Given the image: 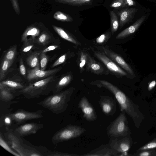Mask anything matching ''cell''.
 <instances>
[{
	"instance_id": "31",
	"label": "cell",
	"mask_w": 156,
	"mask_h": 156,
	"mask_svg": "<svg viewBox=\"0 0 156 156\" xmlns=\"http://www.w3.org/2000/svg\"><path fill=\"white\" fill-rule=\"evenodd\" d=\"M133 155L137 156H156V150L152 149L137 151Z\"/></svg>"
},
{
	"instance_id": "42",
	"label": "cell",
	"mask_w": 156,
	"mask_h": 156,
	"mask_svg": "<svg viewBox=\"0 0 156 156\" xmlns=\"http://www.w3.org/2000/svg\"><path fill=\"white\" fill-rule=\"evenodd\" d=\"M156 85V81L153 80L150 82L148 84V90L149 91L152 90L155 86Z\"/></svg>"
},
{
	"instance_id": "27",
	"label": "cell",
	"mask_w": 156,
	"mask_h": 156,
	"mask_svg": "<svg viewBox=\"0 0 156 156\" xmlns=\"http://www.w3.org/2000/svg\"><path fill=\"white\" fill-rule=\"evenodd\" d=\"M36 43V41L28 40L24 42V43L21 49L22 53L28 52L30 50L36 48L35 44Z\"/></svg>"
},
{
	"instance_id": "13",
	"label": "cell",
	"mask_w": 156,
	"mask_h": 156,
	"mask_svg": "<svg viewBox=\"0 0 156 156\" xmlns=\"http://www.w3.org/2000/svg\"><path fill=\"white\" fill-rule=\"evenodd\" d=\"M82 156H118L120 154L115 151L109 144H102L88 153L80 155Z\"/></svg>"
},
{
	"instance_id": "21",
	"label": "cell",
	"mask_w": 156,
	"mask_h": 156,
	"mask_svg": "<svg viewBox=\"0 0 156 156\" xmlns=\"http://www.w3.org/2000/svg\"><path fill=\"white\" fill-rule=\"evenodd\" d=\"M10 112L3 114L0 116V127L5 126V129L11 128L13 121L10 114Z\"/></svg>"
},
{
	"instance_id": "18",
	"label": "cell",
	"mask_w": 156,
	"mask_h": 156,
	"mask_svg": "<svg viewBox=\"0 0 156 156\" xmlns=\"http://www.w3.org/2000/svg\"><path fill=\"white\" fill-rule=\"evenodd\" d=\"M71 76L70 75L68 74L64 76L59 78L56 83L52 92L55 93L62 91L71 81Z\"/></svg>"
},
{
	"instance_id": "12",
	"label": "cell",
	"mask_w": 156,
	"mask_h": 156,
	"mask_svg": "<svg viewBox=\"0 0 156 156\" xmlns=\"http://www.w3.org/2000/svg\"><path fill=\"white\" fill-rule=\"evenodd\" d=\"M96 57L102 62L111 72L115 74L126 76L127 73L114 62L104 53L99 52L94 53Z\"/></svg>"
},
{
	"instance_id": "16",
	"label": "cell",
	"mask_w": 156,
	"mask_h": 156,
	"mask_svg": "<svg viewBox=\"0 0 156 156\" xmlns=\"http://www.w3.org/2000/svg\"><path fill=\"white\" fill-rule=\"evenodd\" d=\"M145 16H143L137 20L132 25L125 29L119 33L116 38L120 39L124 38L135 32L145 20Z\"/></svg>"
},
{
	"instance_id": "44",
	"label": "cell",
	"mask_w": 156,
	"mask_h": 156,
	"mask_svg": "<svg viewBox=\"0 0 156 156\" xmlns=\"http://www.w3.org/2000/svg\"><path fill=\"white\" fill-rule=\"evenodd\" d=\"M67 2L71 3L74 4L76 5H77V2L79 0H65Z\"/></svg>"
},
{
	"instance_id": "3",
	"label": "cell",
	"mask_w": 156,
	"mask_h": 156,
	"mask_svg": "<svg viewBox=\"0 0 156 156\" xmlns=\"http://www.w3.org/2000/svg\"><path fill=\"white\" fill-rule=\"evenodd\" d=\"M74 90L71 87L46 97L37 104L56 114L64 112L66 110Z\"/></svg>"
},
{
	"instance_id": "2",
	"label": "cell",
	"mask_w": 156,
	"mask_h": 156,
	"mask_svg": "<svg viewBox=\"0 0 156 156\" xmlns=\"http://www.w3.org/2000/svg\"><path fill=\"white\" fill-rule=\"evenodd\" d=\"M59 78L55 74L43 79L29 83L24 88L16 92L18 96L22 95L25 98L28 99L48 95L52 92Z\"/></svg>"
},
{
	"instance_id": "32",
	"label": "cell",
	"mask_w": 156,
	"mask_h": 156,
	"mask_svg": "<svg viewBox=\"0 0 156 156\" xmlns=\"http://www.w3.org/2000/svg\"><path fill=\"white\" fill-rule=\"evenodd\" d=\"M37 30L35 28L31 29V30H28L27 33L24 34L22 37L21 39L22 41H26L27 38L28 36H32V39L34 41H36L34 38L37 35Z\"/></svg>"
},
{
	"instance_id": "17",
	"label": "cell",
	"mask_w": 156,
	"mask_h": 156,
	"mask_svg": "<svg viewBox=\"0 0 156 156\" xmlns=\"http://www.w3.org/2000/svg\"><path fill=\"white\" fill-rule=\"evenodd\" d=\"M26 85L18 82L6 80L0 81V86L9 89L12 91L17 92L24 88Z\"/></svg>"
},
{
	"instance_id": "23",
	"label": "cell",
	"mask_w": 156,
	"mask_h": 156,
	"mask_svg": "<svg viewBox=\"0 0 156 156\" xmlns=\"http://www.w3.org/2000/svg\"><path fill=\"white\" fill-rule=\"evenodd\" d=\"M0 145L2 147L12 155L16 156H20L11 147L5 139L4 135L1 132L0 133Z\"/></svg>"
},
{
	"instance_id": "25",
	"label": "cell",
	"mask_w": 156,
	"mask_h": 156,
	"mask_svg": "<svg viewBox=\"0 0 156 156\" xmlns=\"http://www.w3.org/2000/svg\"><path fill=\"white\" fill-rule=\"evenodd\" d=\"M54 28L57 33L62 38L74 44H78L77 42L75 39L67 34L63 29L56 27H54Z\"/></svg>"
},
{
	"instance_id": "29",
	"label": "cell",
	"mask_w": 156,
	"mask_h": 156,
	"mask_svg": "<svg viewBox=\"0 0 156 156\" xmlns=\"http://www.w3.org/2000/svg\"><path fill=\"white\" fill-rule=\"evenodd\" d=\"M51 40L50 37L46 34H41L36 39V42L39 45L44 46L48 44Z\"/></svg>"
},
{
	"instance_id": "4",
	"label": "cell",
	"mask_w": 156,
	"mask_h": 156,
	"mask_svg": "<svg viewBox=\"0 0 156 156\" xmlns=\"http://www.w3.org/2000/svg\"><path fill=\"white\" fill-rule=\"evenodd\" d=\"M125 113L124 112H121L107 127V134L109 138L130 136V132Z\"/></svg>"
},
{
	"instance_id": "36",
	"label": "cell",
	"mask_w": 156,
	"mask_h": 156,
	"mask_svg": "<svg viewBox=\"0 0 156 156\" xmlns=\"http://www.w3.org/2000/svg\"><path fill=\"white\" fill-rule=\"evenodd\" d=\"M66 54L62 55L53 63L51 68L54 67L64 63L66 60Z\"/></svg>"
},
{
	"instance_id": "10",
	"label": "cell",
	"mask_w": 156,
	"mask_h": 156,
	"mask_svg": "<svg viewBox=\"0 0 156 156\" xmlns=\"http://www.w3.org/2000/svg\"><path fill=\"white\" fill-rule=\"evenodd\" d=\"M43 124L31 122L22 124L13 129L14 132L19 136L23 137L36 133L42 128Z\"/></svg>"
},
{
	"instance_id": "9",
	"label": "cell",
	"mask_w": 156,
	"mask_h": 156,
	"mask_svg": "<svg viewBox=\"0 0 156 156\" xmlns=\"http://www.w3.org/2000/svg\"><path fill=\"white\" fill-rule=\"evenodd\" d=\"M78 108L81 110L83 118L87 121L93 122L97 119L94 108L86 97L84 96L80 99L78 104Z\"/></svg>"
},
{
	"instance_id": "33",
	"label": "cell",
	"mask_w": 156,
	"mask_h": 156,
	"mask_svg": "<svg viewBox=\"0 0 156 156\" xmlns=\"http://www.w3.org/2000/svg\"><path fill=\"white\" fill-rule=\"evenodd\" d=\"M48 61V57L45 53L41 52L40 62L41 70H45Z\"/></svg>"
},
{
	"instance_id": "39",
	"label": "cell",
	"mask_w": 156,
	"mask_h": 156,
	"mask_svg": "<svg viewBox=\"0 0 156 156\" xmlns=\"http://www.w3.org/2000/svg\"><path fill=\"white\" fill-rule=\"evenodd\" d=\"M106 36L107 35L105 34L101 35L96 39V41L97 43L99 44L103 43L105 40Z\"/></svg>"
},
{
	"instance_id": "22",
	"label": "cell",
	"mask_w": 156,
	"mask_h": 156,
	"mask_svg": "<svg viewBox=\"0 0 156 156\" xmlns=\"http://www.w3.org/2000/svg\"><path fill=\"white\" fill-rule=\"evenodd\" d=\"M12 62L4 58L1 63L0 69V80H2L5 77Z\"/></svg>"
},
{
	"instance_id": "34",
	"label": "cell",
	"mask_w": 156,
	"mask_h": 156,
	"mask_svg": "<svg viewBox=\"0 0 156 156\" xmlns=\"http://www.w3.org/2000/svg\"><path fill=\"white\" fill-rule=\"evenodd\" d=\"M156 148V138H154L149 142L139 148L137 151L150 150Z\"/></svg>"
},
{
	"instance_id": "20",
	"label": "cell",
	"mask_w": 156,
	"mask_h": 156,
	"mask_svg": "<svg viewBox=\"0 0 156 156\" xmlns=\"http://www.w3.org/2000/svg\"><path fill=\"white\" fill-rule=\"evenodd\" d=\"M41 52L36 51L30 55L27 59V64L34 68L40 65V57Z\"/></svg>"
},
{
	"instance_id": "19",
	"label": "cell",
	"mask_w": 156,
	"mask_h": 156,
	"mask_svg": "<svg viewBox=\"0 0 156 156\" xmlns=\"http://www.w3.org/2000/svg\"><path fill=\"white\" fill-rule=\"evenodd\" d=\"M17 96L16 92L0 86V101H12Z\"/></svg>"
},
{
	"instance_id": "40",
	"label": "cell",
	"mask_w": 156,
	"mask_h": 156,
	"mask_svg": "<svg viewBox=\"0 0 156 156\" xmlns=\"http://www.w3.org/2000/svg\"><path fill=\"white\" fill-rule=\"evenodd\" d=\"M58 46L57 45H52L50 46L41 51L43 53H46L48 51H52L56 49L58 47Z\"/></svg>"
},
{
	"instance_id": "43",
	"label": "cell",
	"mask_w": 156,
	"mask_h": 156,
	"mask_svg": "<svg viewBox=\"0 0 156 156\" xmlns=\"http://www.w3.org/2000/svg\"><path fill=\"white\" fill-rule=\"evenodd\" d=\"M91 0H79L77 5H82L89 3Z\"/></svg>"
},
{
	"instance_id": "6",
	"label": "cell",
	"mask_w": 156,
	"mask_h": 156,
	"mask_svg": "<svg viewBox=\"0 0 156 156\" xmlns=\"http://www.w3.org/2000/svg\"><path fill=\"white\" fill-rule=\"evenodd\" d=\"M43 111L39 109L35 111L30 112L23 109H17L10 114L13 121L17 125L22 124L29 120L39 119L42 118Z\"/></svg>"
},
{
	"instance_id": "30",
	"label": "cell",
	"mask_w": 156,
	"mask_h": 156,
	"mask_svg": "<svg viewBox=\"0 0 156 156\" xmlns=\"http://www.w3.org/2000/svg\"><path fill=\"white\" fill-rule=\"evenodd\" d=\"M78 156L79 155L74 154L66 153L55 151L48 150L44 154V156Z\"/></svg>"
},
{
	"instance_id": "11",
	"label": "cell",
	"mask_w": 156,
	"mask_h": 156,
	"mask_svg": "<svg viewBox=\"0 0 156 156\" xmlns=\"http://www.w3.org/2000/svg\"><path fill=\"white\" fill-rule=\"evenodd\" d=\"M98 103L103 112L106 116H112L116 111V102L112 97L101 96Z\"/></svg>"
},
{
	"instance_id": "15",
	"label": "cell",
	"mask_w": 156,
	"mask_h": 156,
	"mask_svg": "<svg viewBox=\"0 0 156 156\" xmlns=\"http://www.w3.org/2000/svg\"><path fill=\"white\" fill-rule=\"evenodd\" d=\"M103 50L107 56L115 62L124 69L131 75L134 74L133 70L121 57L112 51L104 47Z\"/></svg>"
},
{
	"instance_id": "8",
	"label": "cell",
	"mask_w": 156,
	"mask_h": 156,
	"mask_svg": "<svg viewBox=\"0 0 156 156\" xmlns=\"http://www.w3.org/2000/svg\"><path fill=\"white\" fill-rule=\"evenodd\" d=\"M40 67L39 66L32 69L27 70V79L29 83L35 82L56 74L61 69V67H58L43 70L40 69Z\"/></svg>"
},
{
	"instance_id": "37",
	"label": "cell",
	"mask_w": 156,
	"mask_h": 156,
	"mask_svg": "<svg viewBox=\"0 0 156 156\" xmlns=\"http://www.w3.org/2000/svg\"><path fill=\"white\" fill-rule=\"evenodd\" d=\"M87 61V55L83 52H81L80 55V63L79 66L80 68L82 69L85 66Z\"/></svg>"
},
{
	"instance_id": "1",
	"label": "cell",
	"mask_w": 156,
	"mask_h": 156,
	"mask_svg": "<svg viewBox=\"0 0 156 156\" xmlns=\"http://www.w3.org/2000/svg\"><path fill=\"white\" fill-rule=\"evenodd\" d=\"M4 136L11 147L20 156H44L48 150L46 147L33 145L16 134L12 128L5 129Z\"/></svg>"
},
{
	"instance_id": "24",
	"label": "cell",
	"mask_w": 156,
	"mask_h": 156,
	"mask_svg": "<svg viewBox=\"0 0 156 156\" xmlns=\"http://www.w3.org/2000/svg\"><path fill=\"white\" fill-rule=\"evenodd\" d=\"M87 64L88 67L91 71L96 73H99L103 70L102 68L99 64L96 63L87 55Z\"/></svg>"
},
{
	"instance_id": "7",
	"label": "cell",
	"mask_w": 156,
	"mask_h": 156,
	"mask_svg": "<svg viewBox=\"0 0 156 156\" xmlns=\"http://www.w3.org/2000/svg\"><path fill=\"white\" fill-rule=\"evenodd\" d=\"M109 144L120 156H127L132 145V140L129 136L110 138Z\"/></svg>"
},
{
	"instance_id": "5",
	"label": "cell",
	"mask_w": 156,
	"mask_h": 156,
	"mask_svg": "<svg viewBox=\"0 0 156 156\" xmlns=\"http://www.w3.org/2000/svg\"><path fill=\"white\" fill-rule=\"evenodd\" d=\"M86 131L80 126L69 124L57 131L52 136L51 141L53 144H57L78 137Z\"/></svg>"
},
{
	"instance_id": "26",
	"label": "cell",
	"mask_w": 156,
	"mask_h": 156,
	"mask_svg": "<svg viewBox=\"0 0 156 156\" xmlns=\"http://www.w3.org/2000/svg\"><path fill=\"white\" fill-rule=\"evenodd\" d=\"M110 16L111 32L112 34L117 31L119 27V22L117 16L113 11L110 12Z\"/></svg>"
},
{
	"instance_id": "14",
	"label": "cell",
	"mask_w": 156,
	"mask_h": 156,
	"mask_svg": "<svg viewBox=\"0 0 156 156\" xmlns=\"http://www.w3.org/2000/svg\"><path fill=\"white\" fill-rule=\"evenodd\" d=\"M137 10L138 9L135 8H127L122 9L118 12L120 28L132 20Z\"/></svg>"
},
{
	"instance_id": "41",
	"label": "cell",
	"mask_w": 156,
	"mask_h": 156,
	"mask_svg": "<svg viewBox=\"0 0 156 156\" xmlns=\"http://www.w3.org/2000/svg\"><path fill=\"white\" fill-rule=\"evenodd\" d=\"M126 6L135 5L136 2L133 0H122Z\"/></svg>"
},
{
	"instance_id": "35",
	"label": "cell",
	"mask_w": 156,
	"mask_h": 156,
	"mask_svg": "<svg viewBox=\"0 0 156 156\" xmlns=\"http://www.w3.org/2000/svg\"><path fill=\"white\" fill-rule=\"evenodd\" d=\"M110 6L115 8L126 7L122 0H115L111 4Z\"/></svg>"
},
{
	"instance_id": "38",
	"label": "cell",
	"mask_w": 156,
	"mask_h": 156,
	"mask_svg": "<svg viewBox=\"0 0 156 156\" xmlns=\"http://www.w3.org/2000/svg\"><path fill=\"white\" fill-rule=\"evenodd\" d=\"M20 72L22 75L24 76H26V69L22 58H21L20 60Z\"/></svg>"
},
{
	"instance_id": "28",
	"label": "cell",
	"mask_w": 156,
	"mask_h": 156,
	"mask_svg": "<svg viewBox=\"0 0 156 156\" xmlns=\"http://www.w3.org/2000/svg\"><path fill=\"white\" fill-rule=\"evenodd\" d=\"M16 47L14 46L9 48L5 53L4 58L13 62L16 54Z\"/></svg>"
}]
</instances>
